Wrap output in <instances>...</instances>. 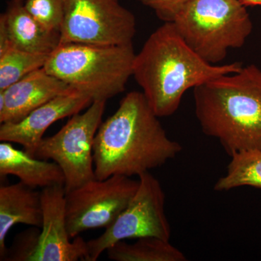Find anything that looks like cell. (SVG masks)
<instances>
[{
    "instance_id": "6da1fadb",
    "label": "cell",
    "mask_w": 261,
    "mask_h": 261,
    "mask_svg": "<svg viewBox=\"0 0 261 261\" xmlns=\"http://www.w3.org/2000/svg\"><path fill=\"white\" fill-rule=\"evenodd\" d=\"M159 118L142 92L127 94L98 128L94 144L96 178L139 176L175 159L182 147L168 137Z\"/></svg>"
},
{
    "instance_id": "7a4b0ae2",
    "label": "cell",
    "mask_w": 261,
    "mask_h": 261,
    "mask_svg": "<svg viewBox=\"0 0 261 261\" xmlns=\"http://www.w3.org/2000/svg\"><path fill=\"white\" fill-rule=\"evenodd\" d=\"M243 66L239 62L222 65L207 63L189 47L172 22H165L136 54L133 76L161 118L176 113L189 89Z\"/></svg>"
},
{
    "instance_id": "3957f363",
    "label": "cell",
    "mask_w": 261,
    "mask_h": 261,
    "mask_svg": "<svg viewBox=\"0 0 261 261\" xmlns=\"http://www.w3.org/2000/svg\"><path fill=\"white\" fill-rule=\"evenodd\" d=\"M202 132L219 141L228 155L261 150V70L252 64L193 89Z\"/></svg>"
},
{
    "instance_id": "277c9868",
    "label": "cell",
    "mask_w": 261,
    "mask_h": 261,
    "mask_svg": "<svg viewBox=\"0 0 261 261\" xmlns=\"http://www.w3.org/2000/svg\"><path fill=\"white\" fill-rule=\"evenodd\" d=\"M133 44L96 45L65 43L48 57L44 69L92 100H106L124 92L133 75Z\"/></svg>"
},
{
    "instance_id": "5b68a950",
    "label": "cell",
    "mask_w": 261,
    "mask_h": 261,
    "mask_svg": "<svg viewBox=\"0 0 261 261\" xmlns=\"http://www.w3.org/2000/svg\"><path fill=\"white\" fill-rule=\"evenodd\" d=\"M246 8L240 0H190L172 23L192 50L217 65L228 49L243 47L251 34Z\"/></svg>"
},
{
    "instance_id": "8992f818",
    "label": "cell",
    "mask_w": 261,
    "mask_h": 261,
    "mask_svg": "<svg viewBox=\"0 0 261 261\" xmlns=\"http://www.w3.org/2000/svg\"><path fill=\"white\" fill-rule=\"evenodd\" d=\"M106 100H94L83 113L71 116L56 135L43 138L34 157L53 160L63 170L65 192L95 179L94 144Z\"/></svg>"
},
{
    "instance_id": "52a82bcc",
    "label": "cell",
    "mask_w": 261,
    "mask_h": 261,
    "mask_svg": "<svg viewBox=\"0 0 261 261\" xmlns=\"http://www.w3.org/2000/svg\"><path fill=\"white\" fill-rule=\"evenodd\" d=\"M140 186L126 208L100 236L87 242L88 261H96L111 245L126 239L171 238L165 212L166 195L159 180L150 173L139 176Z\"/></svg>"
},
{
    "instance_id": "ba28073f",
    "label": "cell",
    "mask_w": 261,
    "mask_h": 261,
    "mask_svg": "<svg viewBox=\"0 0 261 261\" xmlns=\"http://www.w3.org/2000/svg\"><path fill=\"white\" fill-rule=\"evenodd\" d=\"M136 19L118 0H66L60 44H132Z\"/></svg>"
},
{
    "instance_id": "9c48e42d",
    "label": "cell",
    "mask_w": 261,
    "mask_h": 261,
    "mask_svg": "<svg viewBox=\"0 0 261 261\" xmlns=\"http://www.w3.org/2000/svg\"><path fill=\"white\" fill-rule=\"evenodd\" d=\"M140 180L121 175L89 181L65 192V216L70 238L87 230L111 226L128 205Z\"/></svg>"
},
{
    "instance_id": "30bf717a",
    "label": "cell",
    "mask_w": 261,
    "mask_h": 261,
    "mask_svg": "<svg viewBox=\"0 0 261 261\" xmlns=\"http://www.w3.org/2000/svg\"><path fill=\"white\" fill-rule=\"evenodd\" d=\"M43 221L33 261H88L87 242L80 235L70 241L65 216L64 186L42 189Z\"/></svg>"
},
{
    "instance_id": "8fae6325",
    "label": "cell",
    "mask_w": 261,
    "mask_h": 261,
    "mask_svg": "<svg viewBox=\"0 0 261 261\" xmlns=\"http://www.w3.org/2000/svg\"><path fill=\"white\" fill-rule=\"evenodd\" d=\"M92 102L87 94L70 88L36 108L20 121L1 123L0 141L19 144L34 157L44 134L51 125L80 113Z\"/></svg>"
},
{
    "instance_id": "7c38bea8",
    "label": "cell",
    "mask_w": 261,
    "mask_h": 261,
    "mask_svg": "<svg viewBox=\"0 0 261 261\" xmlns=\"http://www.w3.org/2000/svg\"><path fill=\"white\" fill-rule=\"evenodd\" d=\"M71 88L44 68L34 70L5 90V106L0 112V123H15Z\"/></svg>"
},
{
    "instance_id": "4fadbf2b",
    "label": "cell",
    "mask_w": 261,
    "mask_h": 261,
    "mask_svg": "<svg viewBox=\"0 0 261 261\" xmlns=\"http://www.w3.org/2000/svg\"><path fill=\"white\" fill-rule=\"evenodd\" d=\"M42 192L21 181L0 187V260L6 252L10 228L21 224L42 228Z\"/></svg>"
},
{
    "instance_id": "5bb4252c",
    "label": "cell",
    "mask_w": 261,
    "mask_h": 261,
    "mask_svg": "<svg viewBox=\"0 0 261 261\" xmlns=\"http://www.w3.org/2000/svg\"><path fill=\"white\" fill-rule=\"evenodd\" d=\"M16 176L32 188L65 186L63 170L56 162L37 159L25 150L15 148L11 142L0 144V176Z\"/></svg>"
},
{
    "instance_id": "9a60e30c",
    "label": "cell",
    "mask_w": 261,
    "mask_h": 261,
    "mask_svg": "<svg viewBox=\"0 0 261 261\" xmlns=\"http://www.w3.org/2000/svg\"><path fill=\"white\" fill-rule=\"evenodd\" d=\"M12 46L37 54L49 55L60 44V32L50 31L27 11L23 2L12 1L1 15Z\"/></svg>"
},
{
    "instance_id": "2e32d148",
    "label": "cell",
    "mask_w": 261,
    "mask_h": 261,
    "mask_svg": "<svg viewBox=\"0 0 261 261\" xmlns=\"http://www.w3.org/2000/svg\"><path fill=\"white\" fill-rule=\"evenodd\" d=\"M108 258L115 261H186L187 257L169 240L154 237L137 239L135 243L117 242L106 250Z\"/></svg>"
},
{
    "instance_id": "e0dca14e",
    "label": "cell",
    "mask_w": 261,
    "mask_h": 261,
    "mask_svg": "<svg viewBox=\"0 0 261 261\" xmlns=\"http://www.w3.org/2000/svg\"><path fill=\"white\" fill-rule=\"evenodd\" d=\"M230 157L227 172L215 184L214 190L228 191L245 186L261 190V150L240 151Z\"/></svg>"
},
{
    "instance_id": "ac0fdd59",
    "label": "cell",
    "mask_w": 261,
    "mask_h": 261,
    "mask_svg": "<svg viewBox=\"0 0 261 261\" xmlns=\"http://www.w3.org/2000/svg\"><path fill=\"white\" fill-rule=\"evenodd\" d=\"M48 57L15 47L0 53V90H5L34 70L44 68Z\"/></svg>"
},
{
    "instance_id": "d6986e66",
    "label": "cell",
    "mask_w": 261,
    "mask_h": 261,
    "mask_svg": "<svg viewBox=\"0 0 261 261\" xmlns=\"http://www.w3.org/2000/svg\"><path fill=\"white\" fill-rule=\"evenodd\" d=\"M66 0H23L32 16L50 31L60 32L64 18Z\"/></svg>"
},
{
    "instance_id": "ffe728a7",
    "label": "cell",
    "mask_w": 261,
    "mask_h": 261,
    "mask_svg": "<svg viewBox=\"0 0 261 261\" xmlns=\"http://www.w3.org/2000/svg\"><path fill=\"white\" fill-rule=\"evenodd\" d=\"M41 229L37 226L18 233L13 243L7 247L3 261H33L37 253ZM2 260V261H3Z\"/></svg>"
},
{
    "instance_id": "44dd1931",
    "label": "cell",
    "mask_w": 261,
    "mask_h": 261,
    "mask_svg": "<svg viewBox=\"0 0 261 261\" xmlns=\"http://www.w3.org/2000/svg\"><path fill=\"white\" fill-rule=\"evenodd\" d=\"M151 8L161 20L173 22L178 13L190 0H137Z\"/></svg>"
},
{
    "instance_id": "7402d4cb",
    "label": "cell",
    "mask_w": 261,
    "mask_h": 261,
    "mask_svg": "<svg viewBox=\"0 0 261 261\" xmlns=\"http://www.w3.org/2000/svg\"><path fill=\"white\" fill-rule=\"evenodd\" d=\"M245 6H261V0H240Z\"/></svg>"
},
{
    "instance_id": "603a6c76",
    "label": "cell",
    "mask_w": 261,
    "mask_h": 261,
    "mask_svg": "<svg viewBox=\"0 0 261 261\" xmlns=\"http://www.w3.org/2000/svg\"><path fill=\"white\" fill-rule=\"evenodd\" d=\"M12 1L23 2V0H12Z\"/></svg>"
}]
</instances>
